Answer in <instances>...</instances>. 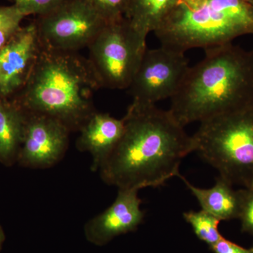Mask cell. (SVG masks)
<instances>
[{"label":"cell","instance_id":"ffe728a7","mask_svg":"<svg viewBox=\"0 0 253 253\" xmlns=\"http://www.w3.org/2000/svg\"><path fill=\"white\" fill-rule=\"evenodd\" d=\"M242 206L239 219L242 231L253 236V187L242 189Z\"/></svg>","mask_w":253,"mask_h":253},{"label":"cell","instance_id":"ba28073f","mask_svg":"<svg viewBox=\"0 0 253 253\" xmlns=\"http://www.w3.org/2000/svg\"><path fill=\"white\" fill-rule=\"evenodd\" d=\"M185 53L167 48L145 51L128 89L133 101L154 104L172 98L180 86L189 70Z\"/></svg>","mask_w":253,"mask_h":253},{"label":"cell","instance_id":"e0dca14e","mask_svg":"<svg viewBox=\"0 0 253 253\" xmlns=\"http://www.w3.org/2000/svg\"><path fill=\"white\" fill-rule=\"evenodd\" d=\"M25 17L14 5L0 6V50L21 28Z\"/></svg>","mask_w":253,"mask_h":253},{"label":"cell","instance_id":"30bf717a","mask_svg":"<svg viewBox=\"0 0 253 253\" xmlns=\"http://www.w3.org/2000/svg\"><path fill=\"white\" fill-rule=\"evenodd\" d=\"M42 46L36 20L21 26L0 50V99L11 100L31 77Z\"/></svg>","mask_w":253,"mask_h":253},{"label":"cell","instance_id":"4fadbf2b","mask_svg":"<svg viewBox=\"0 0 253 253\" xmlns=\"http://www.w3.org/2000/svg\"><path fill=\"white\" fill-rule=\"evenodd\" d=\"M178 177L185 183L199 201L203 211L220 221L239 218L242 206V190L236 191L232 184L223 178H217L215 184L210 189H200L191 184L179 174Z\"/></svg>","mask_w":253,"mask_h":253},{"label":"cell","instance_id":"7c38bea8","mask_svg":"<svg viewBox=\"0 0 253 253\" xmlns=\"http://www.w3.org/2000/svg\"><path fill=\"white\" fill-rule=\"evenodd\" d=\"M125 124L123 119L112 117L108 113L96 111L81 128L76 147L88 152L92 157L91 170H99L122 137Z\"/></svg>","mask_w":253,"mask_h":253},{"label":"cell","instance_id":"5bb4252c","mask_svg":"<svg viewBox=\"0 0 253 253\" xmlns=\"http://www.w3.org/2000/svg\"><path fill=\"white\" fill-rule=\"evenodd\" d=\"M28 113L11 100L0 99V162H17L24 139Z\"/></svg>","mask_w":253,"mask_h":253},{"label":"cell","instance_id":"7a4b0ae2","mask_svg":"<svg viewBox=\"0 0 253 253\" xmlns=\"http://www.w3.org/2000/svg\"><path fill=\"white\" fill-rule=\"evenodd\" d=\"M205 50L171 98L169 111L183 126L253 109V51L231 43Z\"/></svg>","mask_w":253,"mask_h":253},{"label":"cell","instance_id":"52a82bcc","mask_svg":"<svg viewBox=\"0 0 253 253\" xmlns=\"http://www.w3.org/2000/svg\"><path fill=\"white\" fill-rule=\"evenodd\" d=\"M36 21L42 46L63 51L88 47L107 23L85 0H67Z\"/></svg>","mask_w":253,"mask_h":253},{"label":"cell","instance_id":"8fae6325","mask_svg":"<svg viewBox=\"0 0 253 253\" xmlns=\"http://www.w3.org/2000/svg\"><path fill=\"white\" fill-rule=\"evenodd\" d=\"M138 191L118 189L117 197L113 204L84 225V236L88 242L95 246H105L116 236L137 229L144 217Z\"/></svg>","mask_w":253,"mask_h":253},{"label":"cell","instance_id":"d6986e66","mask_svg":"<svg viewBox=\"0 0 253 253\" xmlns=\"http://www.w3.org/2000/svg\"><path fill=\"white\" fill-rule=\"evenodd\" d=\"M25 16H44L52 12L67 0H9Z\"/></svg>","mask_w":253,"mask_h":253},{"label":"cell","instance_id":"8992f818","mask_svg":"<svg viewBox=\"0 0 253 253\" xmlns=\"http://www.w3.org/2000/svg\"><path fill=\"white\" fill-rule=\"evenodd\" d=\"M87 48L101 86L112 89L129 88L147 49L125 16L106 23Z\"/></svg>","mask_w":253,"mask_h":253},{"label":"cell","instance_id":"277c9868","mask_svg":"<svg viewBox=\"0 0 253 253\" xmlns=\"http://www.w3.org/2000/svg\"><path fill=\"white\" fill-rule=\"evenodd\" d=\"M161 46L185 53L253 34V6L244 0H178L154 31Z\"/></svg>","mask_w":253,"mask_h":253},{"label":"cell","instance_id":"9c48e42d","mask_svg":"<svg viewBox=\"0 0 253 253\" xmlns=\"http://www.w3.org/2000/svg\"><path fill=\"white\" fill-rule=\"evenodd\" d=\"M27 113L24 139L17 162L23 167L34 169L53 167L64 157L71 131L54 118Z\"/></svg>","mask_w":253,"mask_h":253},{"label":"cell","instance_id":"9a60e30c","mask_svg":"<svg viewBox=\"0 0 253 253\" xmlns=\"http://www.w3.org/2000/svg\"><path fill=\"white\" fill-rule=\"evenodd\" d=\"M178 0H130L125 17L146 39L172 10Z\"/></svg>","mask_w":253,"mask_h":253},{"label":"cell","instance_id":"3957f363","mask_svg":"<svg viewBox=\"0 0 253 253\" xmlns=\"http://www.w3.org/2000/svg\"><path fill=\"white\" fill-rule=\"evenodd\" d=\"M101 86L88 58L78 51L44 49L24 88L11 101L28 113L57 120L80 131L95 112L93 96Z\"/></svg>","mask_w":253,"mask_h":253},{"label":"cell","instance_id":"5b68a950","mask_svg":"<svg viewBox=\"0 0 253 253\" xmlns=\"http://www.w3.org/2000/svg\"><path fill=\"white\" fill-rule=\"evenodd\" d=\"M192 136L195 151L220 177L232 185L253 187V109L201 122Z\"/></svg>","mask_w":253,"mask_h":253},{"label":"cell","instance_id":"44dd1931","mask_svg":"<svg viewBox=\"0 0 253 253\" xmlns=\"http://www.w3.org/2000/svg\"><path fill=\"white\" fill-rule=\"evenodd\" d=\"M214 253H253V247L245 249L244 247L228 241L224 237L210 248Z\"/></svg>","mask_w":253,"mask_h":253},{"label":"cell","instance_id":"7402d4cb","mask_svg":"<svg viewBox=\"0 0 253 253\" xmlns=\"http://www.w3.org/2000/svg\"><path fill=\"white\" fill-rule=\"evenodd\" d=\"M5 240V235L4 231L1 229L0 226V249H1V246H2L3 243H4Z\"/></svg>","mask_w":253,"mask_h":253},{"label":"cell","instance_id":"603a6c76","mask_svg":"<svg viewBox=\"0 0 253 253\" xmlns=\"http://www.w3.org/2000/svg\"><path fill=\"white\" fill-rule=\"evenodd\" d=\"M244 1L253 6V0H244Z\"/></svg>","mask_w":253,"mask_h":253},{"label":"cell","instance_id":"6da1fadb","mask_svg":"<svg viewBox=\"0 0 253 253\" xmlns=\"http://www.w3.org/2000/svg\"><path fill=\"white\" fill-rule=\"evenodd\" d=\"M123 119L122 137L98 170L106 184L139 191L180 174L181 161L195 151L194 141L169 110L132 101Z\"/></svg>","mask_w":253,"mask_h":253},{"label":"cell","instance_id":"ac0fdd59","mask_svg":"<svg viewBox=\"0 0 253 253\" xmlns=\"http://www.w3.org/2000/svg\"><path fill=\"white\" fill-rule=\"evenodd\" d=\"M106 22L126 15L130 0H85Z\"/></svg>","mask_w":253,"mask_h":253},{"label":"cell","instance_id":"2e32d148","mask_svg":"<svg viewBox=\"0 0 253 253\" xmlns=\"http://www.w3.org/2000/svg\"><path fill=\"white\" fill-rule=\"evenodd\" d=\"M184 219L192 226L195 234L211 248L222 239L219 232L220 220L206 211H189L183 214Z\"/></svg>","mask_w":253,"mask_h":253}]
</instances>
